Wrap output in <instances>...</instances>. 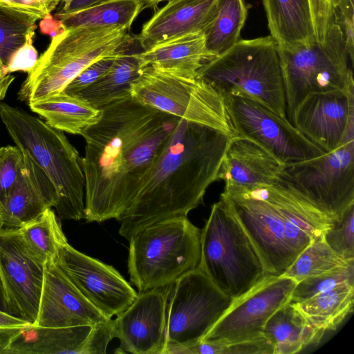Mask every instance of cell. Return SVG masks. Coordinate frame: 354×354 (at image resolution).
Listing matches in <instances>:
<instances>
[{
	"label": "cell",
	"mask_w": 354,
	"mask_h": 354,
	"mask_svg": "<svg viewBox=\"0 0 354 354\" xmlns=\"http://www.w3.org/2000/svg\"><path fill=\"white\" fill-rule=\"evenodd\" d=\"M120 54L105 57L94 62L79 73L63 91L71 95H78L100 80L109 71Z\"/></svg>",
	"instance_id": "cell-40"
},
{
	"label": "cell",
	"mask_w": 354,
	"mask_h": 354,
	"mask_svg": "<svg viewBox=\"0 0 354 354\" xmlns=\"http://www.w3.org/2000/svg\"><path fill=\"white\" fill-rule=\"evenodd\" d=\"M248 14V6L244 0H217L214 17L204 32L206 48L214 57L241 39Z\"/></svg>",
	"instance_id": "cell-32"
},
{
	"label": "cell",
	"mask_w": 354,
	"mask_h": 354,
	"mask_svg": "<svg viewBox=\"0 0 354 354\" xmlns=\"http://www.w3.org/2000/svg\"><path fill=\"white\" fill-rule=\"evenodd\" d=\"M39 27L42 33L50 35L51 37L57 35L64 28L60 20L53 17L50 14L42 19Z\"/></svg>",
	"instance_id": "cell-46"
},
{
	"label": "cell",
	"mask_w": 354,
	"mask_h": 354,
	"mask_svg": "<svg viewBox=\"0 0 354 354\" xmlns=\"http://www.w3.org/2000/svg\"><path fill=\"white\" fill-rule=\"evenodd\" d=\"M0 118L12 140L54 185V207L61 220L84 218L85 178L82 158L64 132L18 107L0 103Z\"/></svg>",
	"instance_id": "cell-3"
},
{
	"label": "cell",
	"mask_w": 354,
	"mask_h": 354,
	"mask_svg": "<svg viewBox=\"0 0 354 354\" xmlns=\"http://www.w3.org/2000/svg\"><path fill=\"white\" fill-rule=\"evenodd\" d=\"M273 354H293L320 340L324 333L315 328L295 303L289 301L266 322L262 332Z\"/></svg>",
	"instance_id": "cell-27"
},
{
	"label": "cell",
	"mask_w": 354,
	"mask_h": 354,
	"mask_svg": "<svg viewBox=\"0 0 354 354\" xmlns=\"http://www.w3.org/2000/svg\"><path fill=\"white\" fill-rule=\"evenodd\" d=\"M333 21L339 28L350 59L354 60V0H332Z\"/></svg>",
	"instance_id": "cell-39"
},
{
	"label": "cell",
	"mask_w": 354,
	"mask_h": 354,
	"mask_svg": "<svg viewBox=\"0 0 354 354\" xmlns=\"http://www.w3.org/2000/svg\"><path fill=\"white\" fill-rule=\"evenodd\" d=\"M236 136L250 140L283 164L310 159L325 152L287 119L243 94L223 97Z\"/></svg>",
	"instance_id": "cell-12"
},
{
	"label": "cell",
	"mask_w": 354,
	"mask_h": 354,
	"mask_svg": "<svg viewBox=\"0 0 354 354\" xmlns=\"http://www.w3.org/2000/svg\"><path fill=\"white\" fill-rule=\"evenodd\" d=\"M290 122L295 110L308 94L344 90L354 85L352 66L342 32L334 22L324 41L292 49L277 48ZM291 123V122H290Z\"/></svg>",
	"instance_id": "cell-8"
},
{
	"label": "cell",
	"mask_w": 354,
	"mask_h": 354,
	"mask_svg": "<svg viewBox=\"0 0 354 354\" xmlns=\"http://www.w3.org/2000/svg\"><path fill=\"white\" fill-rule=\"evenodd\" d=\"M15 78V76L10 74L0 75V102L5 98L7 91Z\"/></svg>",
	"instance_id": "cell-48"
},
{
	"label": "cell",
	"mask_w": 354,
	"mask_h": 354,
	"mask_svg": "<svg viewBox=\"0 0 354 354\" xmlns=\"http://www.w3.org/2000/svg\"><path fill=\"white\" fill-rule=\"evenodd\" d=\"M37 17L0 5V75L10 74L9 63L15 53L35 35Z\"/></svg>",
	"instance_id": "cell-34"
},
{
	"label": "cell",
	"mask_w": 354,
	"mask_h": 354,
	"mask_svg": "<svg viewBox=\"0 0 354 354\" xmlns=\"http://www.w3.org/2000/svg\"><path fill=\"white\" fill-rule=\"evenodd\" d=\"M32 325L28 322L0 311V335Z\"/></svg>",
	"instance_id": "cell-44"
},
{
	"label": "cell",
	"mask_w": 354,
	"mask_h": 354,
	"mask_svg": "<svg viewBox=\"0 0 354 354\" xmlns=\"http://www.w3.org/2000/svg\"><path fill=\"white\" fill-rule=\"evenodd\" d=\"M233 301L198 266L182 275L170 288L165 348L200 342Z\"/></svg>",
	"instance_id": "cell-11"
},
{
	"label": "cell",
	"mask_w": 354,
	"mask_h": 354,
	"mask_svg": "<svg viewBox=\"0 0 354 354\" xmlns=\"http://www.w3.org/2000/svg\"><path fill=\"white\" fill-rule=\"evenodd\" d=\"M233 136L180 119L120 220L119 234L129 241L145 227L187 216L203 203Z\"/></svg>",
	"instance_id": "cell-2"
},
{
	"label": "cell",
	"mask_w": 354,
	"mask_h": 354,
	"mask_svg": "<svg viewBox=\"0 0 354 354\" xmlns=\"http://www.w3.org/2000/svg\"><path fill=\"white\" fill-rule=\"evenodd\" d=\"M129 241L128 272L138 292L169 286L200 263L201 230L187 216L155 223Z\"/></svg>",
	"instance_id": "cell-7"
},
{
	"label": "cell",
	"mask_w": 354,
	"mask_h": 354,
	"mask_svg": "<svg viewBox=\"0 0 354 354\" xmlns=\"http://www.w3.org/2000/svg\"><path fill=\"white\" fill-rule=\"evenodd\" d=\"M198 267L235 300L269 276L228 201L221 196L201 230Z\"/></svg>",
	"instance_id": "cell-6"
},
{
	"label": "cell",
	"mask_w": 354,
	"mask_h": 354,
	"mask_svg": "<svg viewBox=\"0 0 354 354\" xmlns=\"http://www.w3.org/2000/svg\"><path fill=\"white\" fill-rule=\"evenodd\" d=\"M279 183L333 221L354 205V140L317 157L286 164Z\"/></svg>",
	"instance_id": "cell-10"
},
{
	"label": "cell",
	"mask_w": 354,
	"mask_h": 354,
	"mask_svg": "<svg viewBox=\"0 0 354 354\" xmlns=\"http://www.w3.org/2000/svg\"><path fill=\"white\" fill-rule=\"evenodd\" d=\"M24 245L30 255L44 263L53 260L59 247L68 243L57 216L51 208L19 228Z\"/></svg>",
	"instance_id": "cell-33"
},
{
	"label": "cell",
	"mask_w": 354,
	"mask_h": 354,
	"mask_svg": "<svg viewBox=\"0 0 354 354\" xmlns=\"http://www.w3.org/2000/svg\"><path fill=\"white\" fill-rule=\"evenodd\" d=\"M297 304L317 330L324 333L335 330L353 312L354 284H342Z\"/></svg>",
	"instance_id": "cell-30"
},
{
	"label": "cell",
	"mask_w": 354,
	"mask_h": 354,
	"mask_svg": "<svg viewBox=\"0 0 354 354\" xmlns=\"http://www.w3.org/2000/svg\"><path fill=\"white\" fill-rule=\"evenodd\" d=\"M142 67L185 78H197L201 67L214 57L207 50L203 32L183 35L135 53Z\"/></svg>",
	"instance_id": "cell-25"
},
{
	"label": "cell",
	"mask_w": 354,
	"mask_h": 354,
	"mask_svg": "<svg viewBox=\"0 0 354 354\" xmlns=\"http://www.w3.org/2000/svg\"><path fill=\"white\" fill-rule=\"evenodd\" d=\"M51 259L44 274L37 317L32 326L68 327L106 321Z\"/></svg>",
	"instance_id": "cell-20"
},
{
	"label": "cell",
	"mask_w": 354,
	"mask_h": 354,
	"mask_svg": "<svg viewBox=\"0 0 354 354\" xmlns=\"http://www.w3.org/2000/svg\"><path fill=\"white\" fill-rule=\"evenodd\" d=\"M0 311L11 315L6 292L0 274Z\"/></svg>",
	"instance_id": "cell-47"
},
{
	"label": "cell",
	"mask_w": 354,
	"mask_h": 354,
	"mask_svg": "<svg viewBox=\"0 0 354 354\" xmlns=\"http://www.w3.org/2000/svg\"><path fill=\"white\" fill-rule=\"evenodd\" d=\"M143 69L135 53L128 51L121 53L100 80L77 96L100 109L115 101L131 96V84L140 77Z\"/></svg>",
	"instance_id": "cell-29"
},
{
	"label": "cell",
	"mask_w": 354,
	"mask_h": 354,
	"mask_svg": "<svg viewBox=\"0 0 354 354\" xmlns=\"http://www.w3.org/2000/svg\"><path fill=\"white\" fill-rule=\"evenodd\" d=\"M38 59V53L33 46V37L21 46L12 57L8 67L9 73L16 71L28 73L35 65Z\"/></svg>",
	"instance_id": "cell-43"
},
{
	"label": "cell",
	"mask_w": 354,
	"mask_h": 354,
	"mask_svg": "<svg viewBox=\"0 0 354 354\" xmlns=\"http://www.w3.org/2000/svg\"><path fill=\"white\" fill-rule=\"evenodd\" d=\"M141 103L191 122L236 136L223 97L203 80L147 66L131 84Z\"/></svg>",
	"instance_id": "cell-9"
},
{
	"label": "cell",
	"mask_w": 354,
	"mask_h": 354,
	"mask_svg": "<svg viewBox=\"0 0 354 354\" xmlns=\"http://www.w3.org/2000/svg\"><path fill=\"white\" fill-rule=\"evenodd\" d=\"M197 78L223 97L245 95L287 119L277 46L270 35L239 39L227 51L207 62Z\"/></svg>",
	"instance_id": "cell-5"
},
{
	"label": "cell",
	"mask_w": 354,
	"mask_h": 354,
	"mask_svg": "<svg viewBox=\"0 0 354 354\" xmlns=\"http://www.w3.org/2000/svg\"><path fill=\"white\" fill-rule=\"evenodd\" d=\"M0 274L11 315L33 325L38 314L44 263L30 255L19 228L0 227Z\"/></svg>",
	"instance_id": "cell-18"
},
{
	"label": "cell",
	"mask_w": 354,
	"mask_h": 354,
	"mask_svg": "<svg viewBox=\"0 0 354 354\" xmlns=\"http://www.w3.org/2000/svg\"><path fill=\"white\" fill-rule=\"evenodd\" d=\"M170 288L138 292L132 304L113 319L119 352L164 354Z\"/></svg>",
	"instance_id": "cell-19"
},
{
	"label": "cell",
	"mask_w": 354,
	"mask_h": 354,
	"mask_svg": "<svg viewBox=\"0 0 354 354\" xmlns=\"http://www.w3.org/2000/svg\"><path fill=\"white\" fill-rule=\"evenodd\" d=\"M217 0H176L154 10L142 26L136 41L143 50L168 39L205 32L214 17Z\"/></svg>",
	"instance_id": "cell-24"
},
{
	"label": "cell",
	"mask_w": 354,
	"mask_h": 354,
	"mask_svg": "<svg viewBox=\"0 0 354 354\" xmlns=\"http://www.w3.org/2000/svg\"><path fill=\"white\" fill-rule=\"evenodd\" d=\"M60 0H0V5L43 19L50 14Z\"/></svg>",
	"instance_id": "cell-42"
},
{
	"label": "cell",
	"mask_w": 354,
	"mask_h": 354,
	"mask_svg": "<svg viewBox=\"0 0 354 354\" xmlns=\"http://www.w3.org/2000/svg\"><path fill=\"white\" fill-rule=\"evenodd\" d=\"M21 176L0 205V227L19 228L55 207L57 190L44 171L26 153Z\"/></svg>",
	"instance_id": "cell-23"
},
{
	"label": "cell",
	"mask_w": 354,
	"mask_h": 354,
	"mask_svg": "<svg viewBox=\"0 0 354 354\" xmlns=\"http://www.w3.org/2000/svg\"><path fill=\"white\" fill-rule=\"evenodd\" d=\"M354 263L348 262L338 256L327 244L323 235L313 239L295 258L281 275L297 283L337 267Z\"/></svg>",
	"instance_id": "cell-35"
},
{
	"label": "cell",
	"mask_w": 354,
	"mask_h": 354,
	"mask_svg": "<svg viewBox=\"0 0 354 354\" xmlns=\"http://www.w3.org/2000/svg\"><path fill=\"white\" fill-rule=\"evenodd\" d=\"M291 124L325 153L354 140V85L344 90L307 95Z\"/></svg>",
	"instance_id": "cell-17"
},
{
	"label": "cell",
	"mask_w": 354,
	"mask_h": 354,
	"mask_svg": "<svg viewBox=\"0 0 354 354\" xmlns=\"http://www.w3.org/2000/svg\"><path fill=\"white\" fill-rule=\"evenodd\" d=\"M140 0H106L95 6L68 14H55L64 28L119 26L131 30L142 12Z\"/></svg>",
	"instance_id": "cell-31"
},
{
	"label": "cell",
	"mask_w": 354,
	"mask_h": 354,
	"mask_svg": "<svg viewBox=\"0 0 354 354\" xmlns=\"http://www.w3.org/2000/svg\"><path fill=\"white\" fill-rule=\"evenodd\" d=\"M354 205L323 234L329 247L342 259L354 261Z\"/></svg>",
	"instance_id": "cell-37"
},
{
	"label": "cell",
	"mask_w": 354,
	"mask_h": 354,
	"mask_svg": "<svg viewBox=\"0 0 354 354\" xmlns=\"http://www.w3.org/2000/svg\"><path fill=\"white\" fill-rule=\"evenodd\" d=\"M113 319L68 327L30 325L0 335V354H105Z\"/></svg>",
	"instance_id": "cell-14"
},
{
	"label": "cell",
	"mask_w": 354,
	"mask_h": 354,
	"mask_svg": "<svg viewBox=\"0 0 354 354\" xmlns=\"http://www.w3.org/2000/svg\"><path fill=\"white\" fill-rule=\"evenodd\" d=\"M24 164V154L17 146L0 147V205L18 181Z\"/></svg>",
	"instance_id": "cell-38"
},
{
	"label": "cell",
	"mask_w": 354,
	"mask_h": 354,
	"mask_svg": "<svg viewBox=\"0 0 354 354\" xmlns=\"http://www.w3.org/2000/svg\"><path fill=\"white\" fill-rule=\"evenodd\" d=\"M53 261L108 319L120 315L138 295L114 267L79 252L68 243L59 247Z\"/></svg>",
	"instance_id": "cell-15"
},
{
	"label": "cell",
	"mask_w": 354,
	"mask_h": 354,
	"mask_svg": "<svg viewBox=\"0 0 354 354\" xmlns=\"http://www.w3.org/2000/svg\"><path fill=\"white\" fill-rule=\"evenodd\" d=\"M106 0H71L70 3L66 5H62L55 14H68L80 10H83Z\"/></svg>",
	"instance_id": "cell-45"
},
{
	"label": "cell",
	"mask_w": 354,
	"mask_h": 354,
	"mask_svg": "<svg viewBox=\"0 0 354 354\" xmlns=\"http://www.w3.org/2000/svg\"><path fill=\"white\" fill-rule=\"evenodd\" d=\"M135 41V35L123 27L64 28L51 37L28 73L18 98L29 104L55 95L94 62L130 51Z\"/></svg>",
	"instance_id": "cell-4"
},
{
	"label": "cell",
	"mask_w": 354,
	"mask_h": 354,
	"mask_svg": "<svg viewBox=\"0 0 354 354\" xmlns=\"http://www.w3.org/2000/svg\"><path fill=\"white\" fill-rule=\"evenodd\" d=\"M272 205L284 220L285 236L295 257L334 221L277 183L251 190Z\"/></svg>",
	"instance_id": "cell-22"
},
{
	"label": "cell",
	"mask_w": 354,
	"mask_h": 354,
	"mask_svg": "<svg viewBox=\"0 0 354 354\" xmlns=\"http://www.w3.org/2000/svg\"><path fill=\"white\" fill-rule=\"evenodd\" d=\"M297 282L284 276L266 277L231 306L201 341L231 344L263 335L268 319L288 303Z\"/></svg>",
	"instance_id": "cell-13"
},
{
	"label": "cell",
	"mask_w": 354,
	"mask_h": 354,
	"mask_svg": "<svg viewBox=\"0 0 354 354\" xmlns=\"http://www.w3.org/2000/svg\"><path fill=\"white\" fill-rule=\"evenodd\" d=\"M344 283L354 284V263L306 278L297 283L290 301L299 304Z\"/></svg>",
	"instance_id": "cell-36"
},
{
	"label": "cell",
	"mask_w": 354,
	"mask_h": 354,
	"mask_svg": "<svg viewBox=\"0 0 354 354\" xmlns=\"http://www.w3.org/2000/svg\"><path fill=\"white\" fill-rule=\"evenodd\" d=\"M144 5V9L153 8V10L158 8V6L162 2H171L176 0H140Z\"/></svg>",
	"instance_id": "cell-49"
},
{
	"label": "cell",
	"mask_w": 354,
	"mask_h": 354,
	"mask_svg": "<svg viewBox=\"0 0 354 354\" xmlns=\"http://www.w3.org/2000/svg\"><path fill=\"white\" fill-rule=\"evenodd\" d=\"M212 344L215 354H273L274 353L272 344L263 335L256 339L239 342Z\"/></svg>",
	"instance_id": "cell-41"
},
{
	"label": "cell",
	"mask_w": 354,
	"mask_h": 354,
	"mask_svg": "<svg viewBox=\"0 0 354 354\" xmlns=\"http://www.w3.org/2000/svg\"><path fill=\"white\" fill-rule=\"evenodd\" d=\"M328 1L331 3L332 0H328Z\"/></svg>",
	"instance_id": "cell-50"
},
{
	"label": "cell",
	"mask_w": 354,
	"mask_h": 354,
	"mask_svg": "<svg viewBox=\"0 0 354 354\" xmlns=\"http://www.w3.org/2000/svg\"><path fill=\"white\" fill-rule=\"evenodd\" d=\"M28 106L50 127L74 135H81L100 114V109L93 107L85 100L63 91Z\"/></svg>",
	"instance_id": "cell-28"
},
{
	"label": "cell",
	"mask_w": 354,
	"mask_h": 354,
	"mask_svg": "<svg viewBox=\"0 0 354 354\" xmlns=\"http://www.w3.org/2000/svg\"><path fill=\"white\" fill-rule=\"evenodd\" d=\"M270 36L279 49L315 41L309 0H262Z\"/></svg>",
	"instance_id": "cell-26"
},
{
	"label": "cell",
	"mask_w": 354,
	"mask_h": 354,
	"mask_svg": "<svg viewBox=\"0 0 354 354\" xmlns=\"http://www.w3.org/2000/svg\"><path fill=\"white\" fill-rule=\"evenodd\" d=\"M285 164L256 142L234 136L222 161L218 180L224 191H248L276 184L281 180Z\"/></svg>",
	"instance_id": "cell-21"
},
{
	"label": "cell",
	"mask_w": 354,
	"mask_h": 354,
	"mask_svg": "<svg viewBox=\"0 0 354 354\" xmlns=\"http://www.w3.org/2000/svg\"><path fill=\"white\" fill-rule=\"evenodd\" d=\"M100 109L97 120L81 133L84 218L120 221L180 118L131 95Z\"/></svg>",
	"instance_id": "cell-1"
},
{
	"label": "cell",
	"mask_w": 354,
	"mask_h": 354,
	"mask_svg": "<svg viewBox=\"0 0 354 354\" xmlns=\"http://www.w3.org/2000/svg\"><path fill=\"white\" fill-rule=\"evenodd\" d=\"M255 247L268 275L281 276L295 259L284 230V220L274 207L252 191L221 194Z\"/></svg>",
	"instance_id": "cell-16"
}]
</instances>
